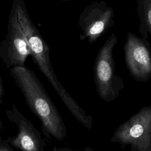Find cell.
<instances>
[{"mask_svg":"<svg viewBox=\"0 0 151 151\" xmlns=\"http://www.w3.org/2000/svg\"><path fill=\"white\" fill-rule=\"evenodd\" d=\"M17 19L27 40L32 60L54 88L70 113L87 129L91 128L93 116L84 109L67 92L55 74L50 58V48L38 29L31 19L23 0H13Z\"/></svg>","mask_w":151,"mask_h":151,"instance_id":"cell-1","label":"cell"},{"mask_svg":"<svg viewBox=\"0 0 151 151\" xmlns=\"http://www.w3.org/2000/svg\"><path fill=\"white\" fill-rule=\"evenodd\" d=\"M10 73L22 93L31 111L41 122V134L46 140L62 141L67 130L63 117L34 72L25 66H15Z\"/></svg>","mask_w":151,"mask_h":151,"instance_id":"cell-2","label":"cell"},{"mask_svg":"<svg viewBox=\"0 0 151 151\" xmlns=\"http://www.w3.org/2000/svg\"><path fill=\"white\" fill-rule=\"evenodd\" d=\"M118 40L113 32L105 41L96 57L93 73L99 97L109 103L116 99L124 88L122 77L116 74L113 51Z\"/></svg>","mask_w":151,"mask_h":151,"instance_id":"cell-3","label":"cell"},{"mask_svg":"<svg viewBox=\"0 0 151 151\" xmlns=\"http://www.w3.org/2000/svg\"><path fill=\"white\" fill-rule=\"evenodd\" d=\"M110 142L126 146L130 151H151V105L142 107L113 134Z\"/></svg>","mask_w":151,"mask_h":151,"instance_id":"cell-4","label":"cell"},{"mask_svg":"<svg viewBox=\"0 0 151 151\" xmlns=\"http://www.w3.org/2000/svg\"><path fill=\"white\" fill-rule=\"evenodd\" d=\"M115 14L113 8L104 1L91 2L86 5L78 17L82 34L80 38L87 40L91 44L96 42L114 24Z\"/></svg>","mask_w":151,"mask_h":151,"instance_id":"cell-5","label":"cell"},{"mask_svg":"<svg viewBox=\"0 0 151 151\" xmlns=\"http://www.w3.org/2000/svg\"><path fill=\"white\" fill-rule=\"evenodd\" d=\"M124 61L131 77L146 83L151 77V46L147 39L129 32L123 45Z\"/></svg>","mask_w":151,"mask_h":151,"instance_id":"cell-6","label":"cell"},{"mask_svg":"<svg viewBox=\"0 0 151 151\" xmlns=\"http://www.w3.org/2000/svg\"><path fill=\"white\" fill-rule=\"evenodd\" d=\"M30 51L25 35L18 22L15 8L12 4L5 38L0 46V57L10 68L15 66H25Z\"/></svg>","mask_w":151,"mask_h":151,"instance_id":"cell-7","label":"cell"},{"mask_svg":"<svg viewBox=\"0 0 151 151\" xmlns=\"http://www.w3.org/2000/svg\"><path fill=\"white\" fill-rule=\"evenodd\" d=\"M5 113L18 129L16 136L6 139L11 146L21 151H45V139L15 105L11 109H6Z\"/></svg>","mask_w":151,"mask_h":151,"instance_id":"cell-8","label":"cell"},{"mask_svg":"<svg viewBox=\"0 0 151 151\" xmlns=\"http://www.w3.org/2000/svg\"><path fill=\"white\" fill-rule=\"evenodd\" d=\"M137 12L140 37L147 39L151 34V0H137Z\"/></svg>","mask_w":151,"mask_h":151,"instance_id":"cell-9","label":"cell"},{"mask_svg":"<svg viewBox=\"0 0 151 151\" xmlns=\"http://www.w3.org/2000/svg\"><path fill=\"white\" fill-rule=\"evenodd\" d=\"M0 151H14L6 139L0 141Z\"/></svg>","mask_w":151,"mask_h":151,"instance_id":"cell-10","label":"cell"},{"mask_svg":"<svg viewBox=\"0 0 151 151\" xmlns=\"http://www.w3.org/2000/svg\"><path fill=\"white\" fill-rule=\"evenodd\" d=\"M52 151H79V150L72 149L70 148L69 147H58L54 146L52 148Z\"/></svg>","mask_w":151,"mask_h":151,"instance_id":"cell-11","label":"cell"},{"mask_svg":"<svg viewBox=\"0 0 151 151\" xmlns=\"http://www.w3.org/2000/svg\"><path fill=\"white\" fill-rule=\"evenodd\" d=\"M4 95V91L3 86L2 85L1 81V79H0V104H2V102H3L2 98H3Z\"/></svg>","mask_w":151,"mask_h":151,"instance_id":"cell-12","label":"cell"},{"mask_svg":"<svg viewBox=\"0 0 151 151\" xmlns=\"http://www.w3.org/2000/svg\"><path fill=\"white\" fill-rule=\"evenodd\" d=\"M84 151H96L90 146H86L84 147Z\"/></svg>","mask_w":151,"mask_h":151,"instance_id":"cell-13","label":"cell"},{"mask_svg":"<svg viewBox=\"0 0 151 151\" xmlns=\"http://www.w3.org/2000/svg\"><path fill=\"white\" fill-rule=\"evenodd\" d=\"M1 129H2V123H1V119H0V133L1 132ZM2 140V137L0 134V141Z\"/></svg>","mask_w":151,"mask_h":151,"instance_id":"cell-14","label":"cell"},{"mask_svg":"<svg viewBox=\"0 0 151 151\" xmlns=\"http://www.w3.org/2000/svg\"><path fill=\"white\" fill-rule=\"evenodd\" d=\"M60 1H63V2H67V1H71V0H59Z\"/></svg>","mask_w":151,"mask_h":151,"instance_id":"cell-15","label":"cell"}]
</instances>
